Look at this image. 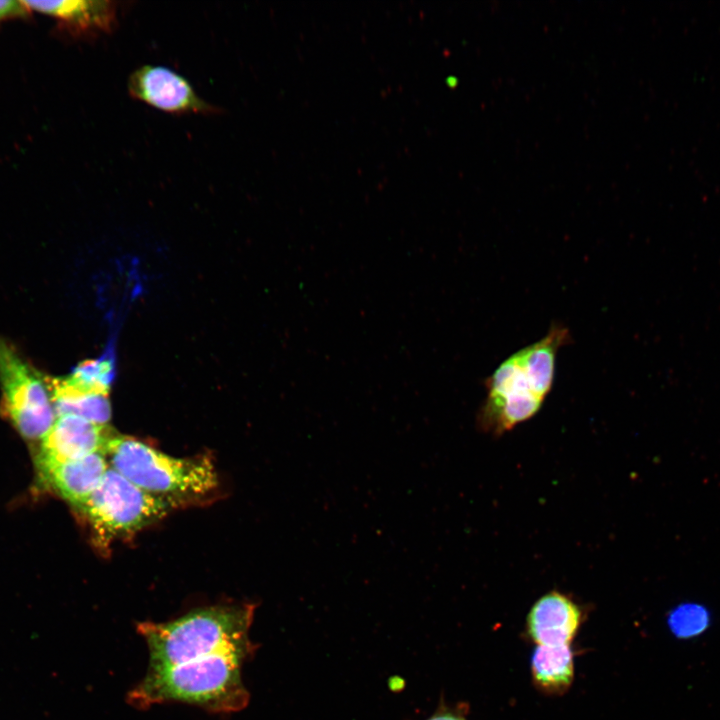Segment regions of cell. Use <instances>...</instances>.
I'll list each match as a JSON object with an SVG mask.
<instances>
[{
    "label": "cell",
    "mask_w": 720,
    "mask_h": 720,
    "mask_svg": "<svg viewBox=\"0 0 720 720\" xmlns=\"http://www.w3.org/2000/svg\"><path fill=\"white\" fill-rule=\"evenodd\" d=\"M255 604L215 605L192 610L167 622H141L149 669H161L219 653L252 655L249 639Z\"/></svg>",
    "instance_id": "6da1fadb"
},
{
    "label": "cell",
    "mask_w": 720,
    "mask_h": 720,
    "mask_svg": "<svg viewBox=\"0 0 720 720\" xmlns=\"http://www.w3.org/2000/svg\"><path fill=\"white\" fill-rule=\"evenodd\" d=\"M246 658L238 653H219L166 668L148 669L144 678L128 692V703L138 709L182 702L214 713L240 711L249 702L241 676Z\"/></svg>",
    "instance_id": "7a4b0ae2"
},
{
    "label": "cell",
    "mask_w": 720,
    "mask_h": 720,
    "mask_svg": "<svg viewBox=\"0 0 720 720\" xmlns=\"http://www.w3.org/2000/svg\"><path fill=\"white\" fill-rule=\"evenodd\" d=\"M104 454L109 466L142 490L175 501L206 495L217 486L209 458H177L130 436L114 434Z\"/></svg>",
    "instance_id": "3957f363"
},
{
    "label": "cell",
    "mask_w": 720,
    "mask_h": 720,
    "mask_svg": "<svg viewBox=\"0 0 720 720\" xmlns=\"http://www.w3.org/2000/svg\"><path fill=\"white\" fill-rule=\"evenodd\" d=\"M175 501L148 493L109 467L100 485L80 508L96 546L106 550L163 518Z\"/></svg>",
    "instance_id": "277c9868"
},
{
    "label": "cell",
    "mask_w": 720,
    "mask_h": 720,
    "mask_svg": "<svg viewBox=\"0 0 720 720\" xmlns=\"http://www.w3.org/2000/svg\"><path fill=\"white\" fill-rule=\"evenodd\" d=\"M0 385L7 414L27 439H42L56 419L47 376L0 337Z\"/></svg>",
    "instance_id": "5b68a950"
},
{
    "label": "cell",
    "mask_w": 720,
    "mask_h": 720,
    "mask_svg": "<svg viewBox=\"0 0 720 720\" xmlns=\"http://www.w3.org/2000/svg\"><path fill=\"white\" fill-rule=\"evenodd\" d=\"M486 388L488 395L477 418L496 434L534 416L545 399L537 393L514 355L486 380Z\"/></svg>",
    "instance_id": "8992f818"
},
{
    "label": "cell",
    "mask_w": 720,
    "mask_h": 720,
    "mask_svg": "<svg viewBox=\"0 0 720 720\" xmlns=\"http://www.w3.org/2000/svg\"><path fill=\"white\" fill-rule=\"evenodd\" d=\"M130 97L172 115H218L222 109L201 98L191 83L173 69L141 65L128 78Z\"/></svg>",
    "instance_id": "52a82bcc"
},
{
    "label": "cell",
    "mask_w": 720,
    "mask_h": 720,
    "mask_svg": "<svg viewBox=\"0 0 720 720\" xmlns=\"http://www.w3.org/2000/svg\"><path fill=\"white\" fill-rule=\"evenodd\" d=\"M114 434L108 425L97 424L75 415L57 416L41 439L37 461L39 470L95 453H104Z\"/></svg>",
    "instance_id": "ba28073f"
},
{
    "label": "cell",
    "mask_w": 720,
    "mask_h": 720,
    "mask_svg": "<svg viewBox=\"0 0 720 720\" xmlns=\"http://www.w3.org/2000/svg\"><path fill=\"white\" fill-rule=\"evenodd\" d=\"M581 616L573 600L559 592H550L532 606L527 619L528 632L538 646L569 645Z\"/></svg>",
    "instance_id": "9c48e42d"
},
{
    "label": "cell",
    "mask_w": 720,
    "mask_h": 720,
    "mask_svg": "<svg viewBox=\"0 0 720 720\" xmlns=\"http://www.w3.org/2000/svg\"><path fill=\"white\" fill-rule=\"evenodd\" d=\"M30 10L58 19L75 33L99 35L112 33L118 24L115 1H23Z\"/></svg>",
    "instance_id": "30bf717a"
},
{
    "label": "cell",
    "mask_w": 720,
    "mask_h": 720,
    "mask_svg": "<svg viewBox=\"0 0 720 720\" xmlns=\"http://www.w3.org/2000/svg\"><path fill=\"white\" fill-rule=\"evenodd\" d=\"M104 453L40 469L44 480L68 502L81 508L100 485L109 469Z\"/></svg>",
    "instance_id": "8fae6325"
},
{
    "label": "cell",
    "mask_w": 720,
    "mask_h": 720,
    "mask_svg": "<svg viewBox=\"0 0 720 720\" xmlns=\"http://www.w3.org/2000/svg\"><path fill=\"white\" fill-rule=\"evenodd\" d=\"M57 416L75 415L101 425H108L111 406L108 393L89 389L66 378L47 377Z\"/></svg>",
    "instance_id": "7c38bea8"
},
{
    "label": "cell",
    "mask_w": 720,
    "mask_h": 720,
    "mask_svg": "<svg viewBox=\"0 0 720 720\" xmlns=\"http://www.w3.org/2000/svg\"><path fill=\"white\" fill-rule=\"evenodd\" d=\"M569 337L566 327L555 325L541 340L514 354L535 390L543 398L550 392L553 384L557 352L568 342Z\"/></svg>",
    "instance_id": "4fadbf2b"
},
{
    "label": "cell",
    "mask_w": 720,
    "mask_h": 720,
    "mask_svg": "<svg viewBox=\"0 0 720 720\" xmlns=\"http://www.w3.org/2000/svg\"><path fill=\"white\" fill-rule=\"evenodd\" d=\"M536 683L550 691L567 688L573 679V655L569 645L537 646L531 658Z\"/></svg>",
    "instance_id": "5bb4252c"
},
{
    "label": "cell",
    "mask_w": 720,
    "mask_h": 720,
    "mask_svg": "<svg viewBox=\"0 0 720 720\" xmlns=\"http://www.w3.org/2000/svg\"><path fill=\"white\" fill-rule=\"evenodd\" d=\"M711 624V614L702 604L684 602L672 608L667 616V626L678 639H693L703 634Z\"/></svg>",
    "instance_id": "9a60e30c"
},
{
    "label": "cell",
    "mask_w": 720,
    "mask_h": 720,
    "mask_svg": "<svg viewBox=\"0 0 720 720\" xmlns=\"http://www.w3.org/2000/svg\"><path fill=\"white\" fill-rule=\"evenodd\" d=\"M112 371L110 360H87L79 364L69 377L84 387L108 393Z\"/></svg>",
    "instance_id": "2e32d148"
},
{
    "label": "cell",
    "mask_w": 720,
    "mask_h": 720,
    "mask_svg": "<svg viewBox=\"0 0 720 720\" xmlns=\"http://www.w3.org/2000/svg\"><path fill=\"white\" fill-rule=\"evenodd\" d=\"M28 11L23 1L0 0V21L25 16Z\"/></svg>",
    "instance_id": "e0dca14e"
},
{
    "label": "cell",
    "mask_w": 720,
    "mask_h": 720,
    "mask_svg": "<svg viewBox=\"0 0 720 720\" xmlns=\"http://www.w3.org/2000/svg\"><path fill=\"white\" fill-rule=\"evenodd\" d=\"M427 720H465L461 716L452 712H437Z\"/></svg>",
    "instance_id": "ac0fdd59"
}]
</instances>
